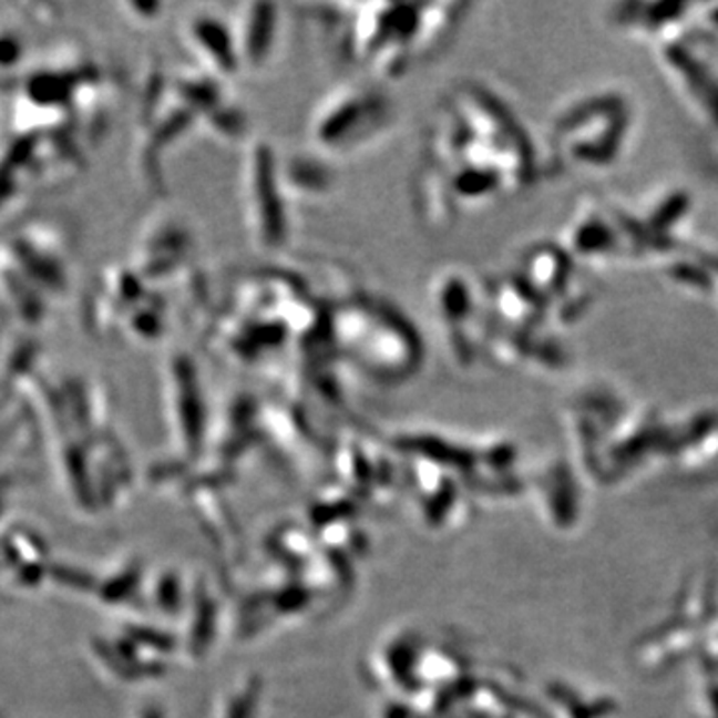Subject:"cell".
Wrapping results in <instances>:
<instances>
[{
  "label": "cell",
  "mask_w": 718,
  "mask_h": 718,
  "mask_svg": "<svg viewBox=\"0 0 718 718\" xmlns=\"http://www.w3.org/2000/svg\"><path fill=\"white\" fill-rule=\"evenodd\" d=\"M228 29L238 54L239 69H261L268 62L276 40V7L242 4L236 9V17L229 22Z\"/></svg>",
  "instance_id": "277c9868"
},
{
  "label": "cell",
  "mask_w": 718,
  "mask_h": 718,
  "mask_svg": "<svg viewBox=\"0 0 718 718\" xmlns=\"http://www.w3.org/2000/svg\"><path fill=\"white\" fill-rule=\"evenodd\" d=\"M279 184L284 196L298 194V196H319L329 189V174L319 164V160L291 158L288 170L278 168Z\"/></svg>",
  "instance_id": "52a82bcc"
},
{
  "label": "cell",
  "mask_w": 718,
  "mask_h": 718,
  "mask_svg": "<svg viewBox=\"0 0 718 718\" xmlns=\"http://www.w3.org/2000/svg\"><path fill=\"white\" fill-rule=\"evenodd\" d=\"M393 106L386 92L369 84L341 86L321 100L309 122V140L321 158L349 156L386 134Z\"/></svg>",
  "instance_id": "7a4b0ae2"
},
{
  "label": "cell",
  "mask_w": 718,
  "mask_h": 718,
  "mask_svg": "<svg viewBox=\"0 0 718 718\" xmlns=\"http://www.w3.org/2000/svg\"><path fill=\"white\" fill-rule=\"evenodd\" d=\"M349 17L346 44L378 76H398L453 34L461 4H361Z\"/></svg>",
  "instance_id": "6da1fadb"
},
{
  "label": "cell",
  "mask_w": 718,
  "mask_h": 718,
  "mask_svg": "<svg viewBox=\"0 0 718 718\" xmlns=\"http://www.w3.org/2000/svg\"><path fill=\"white\" fill-rule=\"evenodd\" d=\"M188 44L194 50L202 66L208 70L212 79H229L239 70L238 54L228 24L214 17H196L189 20Z\"/></svg>",
  "instance_id": "8992f818"
},
{
  "label": "cell",
  "mask_w": 718,
  "mask_h": 718,
  "mask_svg": "<svg viewBox=\"0 0 718 718\" xmlns=\"http://www.w3.org/2000/svg\"><path fill=\"white\" fill-rule=\"evenodd\" d=\"M242 204L252 242L266 252L281 248L288 238L286 196L274 152L261 140L252 142L244 156Z\"/></svg>",
  "instance_id": "3957f363"
},
{
  "label": "cell",
  "mask_w": 718,
  "mask_h": 718,
  "mask_svg": "<svg viewBox=\"0 0 718 718\" xmlns=\"http://www.w3.org/2000/svg\"><path fill=\"white\" fill-rule=\"evenodd\" d=\"M431 299L435 306L438 321L443 329V338L448 341L449 349H453V358L459 363H465L471 356V343L465 336V324L471 319V289L468 281L459 274H445L435 281L431 289Z\"/></svg>",
  "instance_id": "5b68a950"
}]
</instances>
